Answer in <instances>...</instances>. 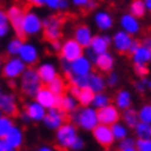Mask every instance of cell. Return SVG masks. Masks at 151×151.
Instances as JSON below:
<instances>
[{
    "mask_svg": "<svg viewBox=\"0 0 151 151\" xmlns=\"http://www.w3.org/2000/svg\"><path fill=\"white\" fill-rule=\"evenodd\" d=\"M69 116H71V124L83 129V130H86V132H93L100 125V122H99V112L93 107L78 108Z\"/></svg>",
    "mask_w": 151,
    "mask_h": 151,
    "instance_id": "obj_1",
    "label": "cell"
},
{
    "mask_svg": "<svg viewBox=\"0 0 151 151\" xmlns=\"http://www.w3.org/2000/svg\"><path fill=\"white\" fill-rule=\"evenodd\" d=\"M61 68L68 78H71V76H89L90 73H93V63L86 55H82L81 58L75 60L72 63L61 60Z\"/></svg>",
    "mask_w": 151,
    "mask_h": 151,
    "instance_id": "obj_2",
    "label": "cell"
},
{
    "mask_svg": "<svg viewBox=\"0 0 151 151\" xmlns=\"http://www.w3.org/2000/svg\"><path fill=\"white\" fill-rule=\"evenodd\" d=\"M81 136L78 133V128L71 122H65L58 130H55V143L57 146L64 150H72Z\"/></svg>",
    "mask_w": 151,
    "mask_h": 151,
    "instance_id": "obj_3",
    "label": "cell"
},
{
    "mask_svg": "<svg viewBox=\"0 0 151 151\" xmlns=\"http://www.w3.org/2000/svg\"><path fill=\"white\" fill-rule=\"evenodd\" d=\"M19 79H21V85H19L21 92L27 97L35 99L37 92L43 87V83H42L40 78H39V73H37L36 69L33 68H27V71L22 73V76Z\"/></svg>",
    "mask_w": 151,
    "mask_h": 151,
    "instance_id": "obj_4",
    "label": "cell"
},
{
    "mask_svg": "<svg viewBox=\"0 0 151 151\" xmlns=\"http://www.w3.org/2000/svg\"><path fill=\"white\" fill-rule=\"evenodd\" d=\"M21 28H22L24 36H36L43 32V18L33 10L25 11Z\"/></svg>",
    "mask_w": 151,
    "mask_h": 151,
    "instance_id": "obj_5",
    "label": "cell"
},
{
    "mask_svg": "<svg viewBox=\"0 0 151 151\" xmlns=\"http://www.w3.org/2000/svg\"><path fill=\"white\" fill-rule=\"evenodd\" d=\"M27 65L22 63V60H19L18 57H10L9 60H6L3 63V68H1V73L6 79L9 81H15L22 76V73L27 71Z\"/></svg>",
    "mask_w": 151,
    "mask_h": 151,
    "instance_id": "obj_6",
    "label": "cell"
},
{
    "mask_svg": "<svg viewBox=\"0 0 151 151\" xmlns=\"http://www.w3.org/2000/svg\"><path fill=\"white\" fill-rule=\"evenodd\" d=\"M43 32H45V37L50 43L60 40V37L63 35V19L55 15L43 18Z\"/></svg>",
    "mask_w": 151,
    "mask_h": 151,
    "instance_id": "obj_7",
    "label": "cell"
},
{
    "mask_svg": "<svg viewBox=\"0 0 151 151\" xmlns=\"http://www.w3.org/2000/svg\"><path fill=\"white\" fill-rule=\"evenodd\" d=\"M60 54H61V60L72 63L75 60L81 58L82 55H85V49L73 37H69V39L63 42V47H61Z\"/></svg>",
    "mask_w": 151,
    "mask_h": 151,
    "instance_id": "obj_8",
    "label": "cell"
},
{
    "mask_svg": "<svg viewBox=\"0 0 151 151\" xmlns=\"http://www.w3.org/2000/svg\"><path fill=\"white\" fill-rule=\"evenodd\" d=\"M7 15H9V21H10V27L14 29V32L17 33V36L21 37L22 35V19L25 15V11L19 4H11L9 9L6 10Z\"/></svg>",
    "mask_w": 151,
    "mask_h": 151,
    "instance_id": "obj_9",
    "label": "cell"
},
{
    "mask_svg": "<svg viewBox=\"0 0 151 151\" xmlns=\"http://www.w3.org/2000/svg\"><path fill=\"white\" fill-rule=\"evenodd\" d=\"M67 122V114L60 108H51L46 112V116L43 119V124L49 130H58L63 125Z\"/></svg>",
    "mask_w": 151,
    "mask_h": 151,
    "instance_id": "obj_10",
    "label": "cell"
},
{
    "mask_svg": "<svg viewBox=\"0 0 151 151\" xmlns=\"http://www.w3.org/2000/svg\"><path fill=\"white\" fill-rule=\"evenodd\" d=\"M111 40H112V47L115 50L121 53V54H126L130 50V46H132L134 37L128 35L126 32H124L122 29H118L111 36Z\"/></svg>",
    "mask_w": 151,
    "mask_h": 151,
    "instance_id": "obj_11",
    "label": "cell"
},
{
    "mask_svg": "<svg viewBox=\"0 0 151 151\" xmlns=\"http://www.w3.org/2000/svg\"><path fill=\"white\" fill-rule=\"evenodd\" d=\"M97 112H99V122H100V125H105V126H110L111 128L112 125L121 122L122 112L114 104H110L105 108H101Z\"/></svg>",
    "mask_w": 151,
    "mask_h": 151,
    "instance_id": "obj_12",
    "label": "cell"
},
{
    "mask_svg": "<svg viewBox=\"0 0 151 151\" xmlns=\"http://www.w3.org/2000/svg\"><path fill=\"white\" fill-rule=\"evenodd\" d=\"M33 100L37 101V103L47 111L51 110V108H58V104H60V97L55 96L47 86L42 87L40 90L37 92L36 97H35Z\"/></svg>",
    "mask_w": 151,
    "mask_h": 151,
    "instance_id": "obj_13",
    "label": "cell"
},
{
    "mask_svg": "<svg viewBox=\"0 0 151 151\" xmlns=\"http://www.w3.org/2000/svg\"><path fill=\"white\" fill-rule=\"evenodd\" d=\"M119 27H121V29L124 32H126L130 36H136L142 31L140 19L133 17L132 14H129V13H124L119 17Z\"/></svg>",
    "mask_w": 151,
    "mask_h": 151,
    "instance_id": "obj_14",
    "label": "cell"
},
{
    "mask_svg": "<svg viewBox=\"0 0 151 151\" xmlns=\"http://www.w3.org/2000/svg\"><path fill=\"white\" fill-rule=\"evenodd\" d=\"M0 110L3 112V115L11 116L18 112V101L17 97L13 93H7L0 90Z\"/></svg>",
    "mask_w": 151,
    "mask_h": 151,
    "instance_id": "obj_15",
    "label": "cell"
},
{
    "mask_svg": "<svg viewBox=\"0 0 151 151\" xmlns=\"http://www.w3.org/2000/svg\"><path fill=\"white\" fill-rule=\"evenodd\" d=\"M111 46H112V40H111L110 35L99 33V35H94L89 50L92 51L94 55H100V54H104V53H108Z\"/></svg>",
    "mask_w": 151,
    "mask_h": 151,
    "instance_id": "obj_16",
    "label": "cell"
},
{
    "mask_svg": "<svg viewBox=\"0 0 151 151\" xmlns=\"http://www.w3.org/2000/svg\"><path fill=\"white\" fill-rule=\"evenodd\" d=\"M93 22L96 28L101 32H107L114 28V15L108 11V10H97L94 15H93Z\"/></svg>",
    "mask_w": 151,
    "mask_h": 151,
    "instance_id": "obj_17",
    "label": "cell"
},
{
    "mask_svg": "<svg viewBox=\"0 0 151 151\" xmlns=\"http://www.w3.org/2000/svg\"><path fill=\"white\" fill-rule=\"evenodd\" d=\"M18 58L22 60L25 65H33L39 61V49L36 45H33L31 42H24L22 47L18 53Z\"/></svg>",
    "mask_w": 151,
    "mask_h": 151,
    "instance_id": "obj_18",
    "label": "cell"
},
{
    "mask_svg": "<svg viewBox=\"0 0 151 151\" xmlns=\"http://www.w3.org/2000/svg\"><path fill=\"white\" fill-rule=\"evenodd\" d=\"M93 139L96 140L97 144H100L101 147H111L115 143L114 134L111 130L110 126H105V125H99L92 132Z\"/></svg>",
    "mask_w": 151,
    "mask_h": 151,
    "instance_id": "obj_19",
    "label": "cell"
},
{
    "mask_svg": "<svg viewBox=\"0 0 151 151\" xmlns=\"http://www.w3.org/2000/svg\"><path fill=\"white\" fill-rule=\"evenodd\" d=\"M36 71L39 73V78H40L42 83H45L46 86L58 76V69H57L55 64H53L51 61H43V63H40V64L37 65Z\"/></svg>",
    "mask_w": 151,
    "mask_h": 151,
    "instance_id": "obj_20",
    "label": "cell"
},
{
    "mask_svg": "<svg viewBox=\"0 0 151 151\" xmlns=\"http://www.w3.org/2000/svg\"><path fill=\"white\" fill-rule=\"evenodd\" d=\"M72 37L78 42L85 50H86V49L90 47V43H92L93 37H94V33H93L92 28L89 27V25L82 24V25H78V27L73 29V36Z\"/></svg>",
    "mask_w": 151,
    "mask_h": 151,
    "instance_id": "obj_21",
    "label": "cell"
},
{
    "mask_svg": "<svg viewBox=\"0 0 151 151\" xmlns=\"http://www.w3.org/2000/svg\"><path fill=\"white\" fill-rule=\"evenodd\" d=\"M47 110H45L37 101L32 100L25 105V114L31 122H43V119L46 116Z\"/></svg>",
    "mask_w": 151,
    "mask_h": 151,
    "instance_id": "obj_22",
    "label": "cell"
},
{
    "mask_svg": "<svg viewBox=\"0 0 151 151\" xmlns=\"http://www.w3.org/2000/svg\"><path fill=\"white\" fill-rule=\"evenodd\" d=\"M93 65L96 67L100 72H107L110 73L114 71L115 67V57L111 54L110 51L108 53H104V54L96 55V58L93 61Z\"/></svg>",
    "mask_w": 151,
    "mask_h": 151,
    "instance_id": "obj_23",
    "label": "cell"
},
{
    "mask_svg": "<svg viewBox=\"0 0 151 151\" xmlns=\"http://www.w3.org/2000/svg\"><path fill=\"white\" fill-rule=\"evenodd\" d=\"M132 104H133V96H132V92L128 90V89H121L116 92L114 97V105L118 108L119 111H126L129 108H132Z\"/></svg>",
    "mask_w": 151,
    "mask_h": 151,
    "instance_id": "obj_24",
    "label": "cell"
},
{
    "mask_svg": "<svg viewBox=\"0 0 151 151\" xmlns=\"http://www.w3.org/2000/svg\"><path fill=\"white\" fill-rule=\"evenodd\" d=\"M105 86H107V82H105V78L101 73H99V72L90 73V76H89V89L94 94L103 93L105 90Z\"/></svg>",
    "mask_w": 151,
    "mask_h": 151,
    "instance_id": "obj_25",
    "label": "cell"
},
{
    "mask_svg": "<svg viewBox=\"0 0 151 151\" xmlns=\"http://www.w3.org/2000/svg\"><path fill=\"white\" fill-rule=\"evenodd\" d=\"M78 100L75 99L73 96H71V94H64L63 97H60V104H58V108L61 111H64L65 114L67 112H69V114H72V112H75V111L78 110Z\"/></svg>",
    "mask_w": 151,
    "mask_h": 151,
    "instance_id": "obj_26",
    "label": "cell"
},
{
    "mask_svg": "<svg viewBox=\"0 0 151 151\" xmlns=\"http://www.w3.org/2000/svg\"><path fill=\"white\" fill-rule=\"evenodd\" d=\"M132 61H133V65L134 64H146L148 65V63L151 61V50L147 49L144 45H140L137 50L132 53Z\"/></svg>",
    "mask_w": 151,
    "mask_h": 151,
    "instance_id": "obj_27",
    "label": "cell"
},
{
    "mask_svg": "<svg viewBox=\"0 0 151 151\" xmlns=\"http://www.w3.org/2000/svg\"><path fill=\"white\" fill-rule=\"evenodd\" d=\"M24 140H25V137H24V132L22 129L18 128V126H14L13 130L7 134V137H6V142L9 143L11 147H14L15 150H18L19 147L24 144Z\"/></svg>",
    "mask_w": 151,
    "mask_h": 151,
    "instance_id": "obj_28",
    "label": "cell"
},
{
    "mask_svg": "<svg viewBox=\"0 0 151 151\" xmlns=\"http://www.w3.org/2000/svg\"><path fill=\"white\" fill-rule=\"evenodd\" d=\"M121 119H122V122H124V124L126 125L129 129H134L136 126H137L139 122H140L137 110H134L133 107H132V108H129V110H126V111H124V112H122Z\"/></svg>",
    "mask_w": 151,
    "mask_h": 151,
    "instance_id": "obj_29",
    "label": "cell"
},
{
    "mask_svg": "<svg viewBox=\"0 0 151 151\" xmlns=\"http://www.w3.org/2000/svg\"><path fill=\"white\" fill-rule=\"evenodd\" d=\"M147 13V9H146V4L143 0H133L132 3L129 4V14H132L133 17L136 18H143Z\"/></svg>",
    "mask_w": 151,
    "mask_h": 151,
    "instance_id": "obj_30",
    "label": "cell"
},
{
    "mask_svg": "<svg viewBox=\"0 0 151 151\" xmlns=\"http://www.w3.org/2000/svg\"><path fill=\"white\" fill-rule=\"evenodd\" d=\"M111 130H112L115 142H121V140L129 137V128L124 122H118V124L112 125V126H111Z\"/></svg>",
    "mask_w": 151,
    "mask_h": 151,
    "instance_id": "obj_31",
    "label": "cell"
},
{
    "mask_svg": "<svg viewBox=\"0 0 151 151\" xmlns=\"http://www.w3.org/2000/svg\"><path fill=\"white\" fill-rule=\"evenodd\" d=\"M47 87L50 89L51 92L54 93L57 97H63L65 94V89H67V85H65V81L61 76H57V78L47 85Z\"/></svg>",
    "mask_w": 151,
    "mask_h": 151,
    "instance_id": "obj_32",
    "label": "cell"
},
{
    "mask_svg": "<svg viewBox=\"0 0 151 151\" xmlns=\"http://www.w3.org/2000/svg\"><path fill=\"white\" fill-rule=\"evenodd\" d=\"M24 42L21 37L15 36V37H11V40L7 43V46H6V51H7V54L10 57H18V53L21 50V47H22Z\"/></svg>",
    "mask_w": 151,
    "mask_h": 151,
    "instance_id": "obj_33",
    "label": "cell"
},
{
    "mask_svg": "<svg viewBox=\"0 0 151 151\" xmlns=\"http://www.w3.org/2000/svg\"><path fill=\"white\" fill-rule=\"evenodd\" d=\"M111 104V97L107 94L105 92L103 93H97L94 94V99H93V103H92V107L96 108L97 111L101 110V108H105Z\"/></svg>",
    "mask_w": 151,
    "mask_h": 151,
    "instance_id": "obj_34",
    "label": "cell"
},
{
    "mask_svg": "<svg viewBox=\"0 0 151 151\" xmlns=\"http://www.w3.org/2000/svg\"><path fill=\"white\" fill-rule=\"evenodd\" d=\"M15 126L14 125V121L11 116H7V115H3L0 118V139H6L7 134H9L13 128Z\"/></svg>",
    "mask_w": 151,
    "mask_h": 151,
    "instance_id": "obj_35",
    "label": "cell"
},
{
    "mask_svg": "<svg viewBox=\"0 0 151 151\" xmlns=\"http://www.w3.org/2000/svg\"><path fill=\"white\" fill-rule=\"evenodd\" d=\"M133 130H134V136H136V139L151 140V125L150 124H143V122H139L137 126L133 129Z\"/></svg>",
    "mask_w": 151,
    "mask_h": 151,
    "instance_id": "obj_36",
    "label": "cell"
},
{
    "mask_svg": "<svg viewBox=\"0 0 151 151\" xmlns=\"http://www.w3.org/2000/svg\"><path fill=\"white\" fill-rule=\"evenodd\" d=\"M137 112H139L140 122L151 125V103H144V104H142L140 108L137 110Z\"/></svg>",
    "mask_w": 151,
    "mask_h": 151,
    "instance_id": "obj_37",
    "label": "cell"
},
{
    "mask_svg": "<svg viewBox=\"0 0 151 151\" xmlns=\"http://www.w3.org/2000/svg\"><path fill=\"white\" fill-rule=\"evenodd\" d=\"M69 4L71 3L68 0H46V3H45L47 9L53 10V11H64L69 7Z\"/></svg>",
    "mask_w": 151,
    "mask_h": 151,
    "instance_id": "obj_38",
    "label": "cell"
},
{
    "mask_svg": "<svg viewBox=\"0 0 151 151\" xmlns=\"http://www.w3.org/2000/svg\"><path fill=\"white\" fill-rule=\"evenodd\" d=\"M93 99H94V93L90 89H83L81 90V94L78 97V103L82 107H92Z\"/></svg>",
    "mask_w": 151,
    "mask_h": 151,
    "instance_id": "obj_39",
    "label": "cell"
},
{
    "mask_svg": "<svg viewBox=\"0 0 151 151\" xmlns=\"http://www.w3.org/2000/svg\"><path fill=\"white\" fill-rule=\"evenodd\" d=\"M89 76H71L68 79L71 86H76L81 90H83V89H89Z\"/></svg>",
    "mask_w": 151,
    "mask_h": 151,
    "instance_id": "obj_40",
    "label": "cell"
},
{
    "mask_svg": "<svg viewBox=\"0 0 151 151\" xmlns=\"http://www.w3.org/2000/svg\"><path fill=\"white\" fill-rule=\"evenodd\" d=\"M133 72L136 73V76L139 79H147L148 73H150V68L146 64H134L133 65Z\"/></svg>",
    "mask_w": 151,
    "mask_h": 151,
    "instance_id": "obj_41",
    "label": "cell"
},
{
    "mask_svg": "<svg viewBox=\"0 0 151 151\" xmlns=\"http://www.w3.org/2000/svg\"><path fill=\"white\" fill-rule=\"evenodd\" d=\"M72 6L78 9H86V10H94L97 7V3L93 0H72Z\"/></svg>",
    "mask_w": 151,
    "mask_h": 151,
    "instance_id": "obj_42",
    "label": "cell"
},
{
    "mask_svg": "<svg viewBox=\"0 0 151 151\" xmlns=\"http://www.w3.org/2000/svg\"><path fill=\"white\" fill-rule=\"evenodd\" d=\"M119 79H121V76H119V73L115 72V71H112V72H110V73H107V78H105L107 86L115 87L119 83Z\"/></svg>",
    "mask_w": 151,
    "mask_h": 151,
    "instance_id": "obj_43",
    "label": "cell"
},
{
    "mask_svg": "<svg viewBox=\"0 0 151 151\" xmlns=\"http://www.w3.org/2000/svg\"><path fill=\"white\" fill-rule=\"evenodd\" d=\"M133 89L137 93H144L148 89V79H137L133 83Z\"/></svg>",
    "mask_w": 151,
    "mask_h": 151,
    "instance_id": "obj_44",
    "label": "cell"
},
{
    "mask_svg": "<svg viewBox=\"0 0 151 151\" xmlns=\"http://www.w3.org/2000/svg\"><path fill=\"white\" fill-rule=\"evenodd\" d=\"M134 148H136L137 151H151V140H142V139H136Z\"/></svg>",
    "mask_w": 151,
    "mask_h": 151,
    "instance_id": "obj_45",
    "label": "cell"
},
{
    "mask_svg": "<svg viewBox=\"0 0 151 151\" xmlns=\"http://www.w3.org/2000/svg\"><path fill=\"white\" fill-rule=\"evenodd\" d=\"M134 144H136V139L133 137H126L124 139V140H121V142H118V148L119 150H126V148H133L134 147Z\"/></svg>",
    "mask_w": 151,
    "mask_h": 151,
    "instance_id": "obj_46",
    "label": "cell"
},
{
    "mask_svg": "<svg viewBox=\"0 0 151 151\" xmlns=\"http://www.w3.org/2000/svg\"><path fill=\"white\" fill-rule=\"evenodd\" d=\"M0 151H17V150L10 146L9 143L6 142V139H0Z\"/></svg>",
    "mask_w": 151,
    "mask_h": 151,
    "instance_id": "obj_47",
    "label": "cell"
},
{
    "mask_svg": "<svg viewBox=\"0 0 151 151\" xmlns=\"http://www.w3.org/2000/svg\"><path fill=\"white\" fill-rule=\"evenodd\" d=\"M7 24L10 25L7 11H6V10H1V9H0V25H7Z\"/></svg>",
    "mask_w": 151,
    "mask_h": 151,
    "instance_id": "obj_48",
    "label": "cell"
},
{
    "mask_svg": "<svg viewBox=\"0 0 151 151\" xmlns=\"http://www.w3.org/2000/svg\"><path fill=\"white\" fill-rule=\"evenodd\" d=\"M61 47H63V42H60V40H55V42H51L50 43V49H51V51H54V53H60V51H61Z\"/></svg>",
    "mask_w": 151,
    "mask_h": 151,
    "instance_id": "obj_49",
    "label": "cell"
},
{
    "mask_svg": "<svg viewBox=\"0 0 151 151\" xmlns=\"http://www.w3.org/2000/svg\"><path fill=\"white\" fill-rule=\"evenodd\" d=\"M10 29H11V27H10L9 24H7V25H0V39H3V37L7 36L10 33Z\"/></svg>",
    "mask_w": 151,
    "mask_h": 151,
    "instance_id": "obj_50",
    "label": "cell"
},
{
    "mask_svg": "<svg viewBox=\"0 0 151 151\" xmlns=\"http://www.w3.org/2000/svg\"><path fill=\"white\" fill-rule=\"evenodd\" d=\"M68 94L73 96L75 99H76V100H78L79 94H81V89H79V87H76V86H69V89H68Z\"/></svg>",
    "mask_w": 151,
    "mask_h": 151,
    "instance_id": "obj_51",
    "label": "cell"
},
{
    "mask_svg": "<svg viewBox=\"0 0 151 151\" xmlns=\"http://www.w3.org/2000/svg\"><path fill=\"white\" fill-rule=\"evenodd\" d=\"M140 45H142V43H140L137 39H134V40H133V43H132V46H130V50H129V53H130V54H132V53H134V51H136L139 47H140Z\"/></svg>",
    "mask_w": 151,
    "mask_h": 151,
    "instance_id": "obj_52",
    "label": "cell"
},
{
    "mask_svg": "<svg viewBox=\"0 0 151 151\" xmlns=\"http://www.w3.org/2000/svg\"><path fill=\"white\" fill-rule=\"evenodd\" d=\"M142 45H144V46L147 47V49H150L151 50V36H146L144 39H143Z\"/></svg>",
    "mask_w": 151,
    "mask_h": 151,
    "instance_id": "obj_53",
    "label": "cell"
},
{
    "mask_svg": "<svg viewBox=\"0 0 151 151\" xmlns=\"http://www.w3.org/2000/svg\"><path fill=\"white\" fill-rule=\"evenodd\" d=\"M36 151H55L53 147H50V146H47V144H43V146H40L39 148H37Z\"/></svg>",
    "mask_w": 151,
    "mask_h": 151,
    "instance_id": "obj_54",
    "label": "cell"
},
{
    "mask_svg": "<svg viewBox=\"0 0 151 151\" xmlns=\"http://www.w3.org/2000/svg\"><path fill=\"white\" fill-rule=\"evenodd\" d=\"M19 118H21V121H22V122H25V124H28V122H31V121H29V118H28V115L25 114V111H24V112H21V115H19Z\"/></svg>",
    "mask_w": 151,
    "mask_h": 151,
    "instance_id": "obj_55",
    "label": "cell"
},
{
    "mask_svg": "<svg viewBox=\"0 0 151 151\" xmlns=\"http://www.w3.org/2000/svg\"><path fill=\"white\" fill-rule=\"evenodd\" d=\"M35 6H39V7H42V6H45V3H46V0H33L32 1Z\"/></svg>",
    "mask_w": 151,
    "mask_h": 151,
    "instance_id": "obj_56",
    "label": "cell"
},
{
    "mask_svg": "<svg viewBox=\"0 0 151 151\" xmlns=\"http://www.w3.org/2000/svg\"><path fill=\"white\" fill-rule=\"evenodd\" d=\"M144 4H146L147 11H150L151 13V0H144Z\"/></svg>",
    "mask_w": 151,
    "mask_h": 151,
    "instance_id": "obj_57",
    "label": "cell"
},
{
    "mask_svg": "<svg viewBox=\"0 0 151 151\" xmlns=\"http://www.w3.org/2000/svg\"><path fill=\"white\" fill-rule=\"evenodd\" d=\"M9 86L10 87H14V86H15V81H10V82H9Z\"/></svg>",
    "mask_w": 151,
    "mask_h": 151,
    "instance_id": "obj_58",
    "label": "cell"
},
{
    "mask_svg": "<svg viewBox=\"0 0 151 151\" xmlns=\"http://www.w3.org/2000/svg\"><path fill=\"white\" fill-rule=\"evenodd\" d=\"M119 151H137V150L133 147V148H126V150H119Z\"/></svg>",
    "mask_w": 151,
    "mask_h": 151,
    "instance_id": "obj_59",
    "label": "cell"
},
{
    "mask_svg": "<svg viewBox=\"0 0 151 151\" xmlns=\"http://www.w3.org/2000/svg\"><path fill=\"white\" fill-rule=\"evenodd\" d=\"M148 89H150V90H151V79H150V81H148Z\"/></svg>",
    "mask_w": 151,
    "mask_h": 151,
    "instance_id": "obj_60",
    "label": "cell"
},
{
    "mask_svg": "<svg viewBox=\"0 0 151 151\" xmlns=\"http://www.w3.org/2000/svg\"><path fill=\"white\" fill-rule=\"evenodd\" d=\"M1 68H3V63H1V60H0V71H1Z\"/></svg>",
    "mask_w": 151,
    "mask_h": 151,
    "instance_id": "obj_61",
    "label": "cell"
},
{
    "mask_svg": "<svg viewBox=\"0 0 151 151\" xmlns=\"http://www.w3.org/2000/svg\"><path fill=\"white\" fill-rule=\"evenodd\" d=\"M1 116H3V112H1V110H0V118H1Z\"/></svg>",
    "mask_w": 151,
    "mask_h": 151,
    "instance_id": "obj_62",
    "label": "cell"
},
{
    "mask_svg": "<svg viewBox=\"0 0 151 151\" xmlns=\"http://www.w3.org/2000/svg\"><path fill=\"white\" fill-rule=\"evenodd\" d=\"M0 90H1V89H0Z\"/></svg>",
    "mask_w": 151,
    "mask_h": 151,
    "instance_id": "obj_63",
    "label": "cell"
}]
</instances>
